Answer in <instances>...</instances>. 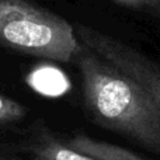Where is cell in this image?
<instances>
[{"label":"cell","instance_id":"obj_1","mask_svg":"<svg viewBox=\"0 0 160 160\" xmlns=\"http://www.w3.org/2000/svg\"><path fill=\"white\" fill-rule=\"evenodd\" d=\"M73 61L91 121L160 155V110L145 88L83 44Z\"/></svg>","mask_w":160,"mask_h":160},{"label":"cell","instance_id":"obj_2","mask_svg":"<svg viewBox=\"0 0 160 160\" xmlns=\"http://www.w3.org/2000/svg\"><path fill=\"white\" fill-rule=\"evenodd\" d=\"M0 47L68 63L82 44L63 17L28 0H0Z\"/></svg>","mask_w":160,"mask_h":160},{"label":"cell","instance_id":"obj_3","mask_svg":"<svg viewBox=\"0 0 160 160\" xmlns=\"http://www.w3.org/2000/svg\"><path fill=\"white\" fill-rule=\"evenodd\" d=\"M76 37L84 47L132 78L145 88L160 110V65L145 53L105 32L84 24L73 25Z\"/></svg>","mask_w":160,"mask_h":160},{"label":"cell","instance_id":"obj_4","mask_svg":"<svg viewBox=\"0 0 160 160\" xmlns=\"http://www.w3.org/2000/svg\"><path fill=\"white\" fill-rule=\"evenodd\" d=\"M30 160H96L61 142L48 128L41 127L28 141Z\"/></svg>","mask_w":160,"mask_h":160},{"label":"cell","instance_id":"obj_5","mask_svg":"<svg viewBox=\"0 0 160 160\" xmlns=\"http://www.w3.org/2000/svg\"><path fill=\"white\" fill-rule=\"evenodd\" d=\"M65 143L72 149L96 160H148L127 148L98 141L87 135H76L68 139Z\"/></svg>","mask_w":160,"mask_h":160},{"label":"cell","instance_id":"obj_6","mask_svg":"<svg viewBox=\"0 0 160 160\" xmlns=\"http://www.w3.org/2000/svg\"><path fill=\"white\" fill-rule=\"evenodd\" d=\"M25 114L27 110L21 102L0 94V125L21 121Z\"/></svg>","mask_w":160,"mask_h":160},{"label":"cell","instance_id":"obj_7","mask_svg":"<svg viewBox=\"0 0 160 160\" xmlns=\"http://www.w3.org/2000/svg\"><path fill=\"white\" fill-rule=\"evenodd\" d=\"M114 2L125 8L160 20V0H114Z\"/></svg>","mask_w":160,"mask_h":160}]
</instances>
